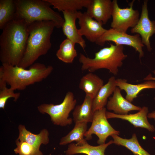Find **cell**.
Returning a JSON list of instances; mask_svg holds the SVG:
<instances>
[{"label":"cell","instance_id":"6da1fadb","mask_svg":"<svg viewBox=\"0 0 155 155\" xmlns=\"http://www.w3.org/2000/svg\"><path fill=\"white\" fill-rule=\"evenodd\" d=\"M28 26L23 20L15 18L3 29L0 36V60L2 64L18 65L26 50Z\"/></svg>","mask_w":155,"mask_h":155},{"label":"cell","instance_id":"7a4b0ae2","mask_svg":"<svg viewBox=\"0 0 155 155\" xmlns=\"http://www.w3.org/2000/svg\"><path fill=\"white\" fill-rule=\"evenodd\" d=\"M53 69L52 66L40 63H34L28 69L2 64L0 67V89L8 85L14 90H24L46 78Z\"/></svg>","mask_w":155,"mask_h":155},{"label":"cell","instance_id":"3957f363","mask_svg":"<svg viewBox=\"0 0 155 155\" xmlns=\"http://www.w3.org/2000/svg\"><path fill=\"white\" fill-rule=\"evenodd\" d=\"M55 28V24L51 21H37L29 25L26 50L18 66L26 69L47 53L52 46L51 38Z\"/></svg>","mask_w":155,"mask_h":155},{"label":"cell","instance_id":"277c9868","mask_svg":"<svg viewBox=\"0 0 155 155\" xmlns=\"http://www.w3.org/2000/svg\"><path fill=\"white\" fill-rule=\"evenodd\" d=\"M123 46L110 44L96 53L94 58L80 54L79 62L82 64V71L92 72L102 69H107L114 75H117L119 68L123 64V61L127 57L123 52Z\"/></svg>","mask_w":155,"mask_h":155},{"label":"cell","instance_id":"5b68a950","mask_svg":"<svg viewBox=\"0 0 155 155\" xmlns=\"http://www.w3.org/2000/svg\"><path fill=\"white\" fill-rule=\"evenodd\" d=\"M16 18L22 20L29 25L35 22L51 21L56 28H62L64 20L59 13L51 7L45 0H15Z\"/></svg>","mask_w":155,"mask_h":155},{"label":"cell","instance_id":"8992f818","mask_svg":"<svg viewBox=\"0 0 155 155\" xmlns=\"http://www.w3.org/2000/svg\"><path fill=\"white\" fill-rule=\"evenodd\" d=\"M77 101L73 94L67 92L62 102L60 104L43 103L37 107L38 111L42 114H47L50 116L55 125L65 127L71 124L73 119L69 117L71 111L74 109Z\"/></svg>","mask_w":155,"mask_h":155},{"label":"cell","instance_id":"52a82bcc","mask_svg":"<svg viewBox=\"0 0 155 155\" xmlns=\"http://www.w3.org/2000/svg\"><path fill=\"white\" fill-rule=\"evenodd\" d=\"M134 1L133 0L130 3L129 7L121 8L119 7L117 0L112 1L111 28L126 32L129 28H131L135 26L140 17L138 10L133 8Z\"/></svg>","mask_w":155,"mask_h":155},{"label":"cell","instance_id":"ba28073f","mask_svg":"<svg viewBox=\"0 0 155 155\" xmlns=\"http://www.w3.org/2000/svg\"><path fill=\"white\" fill-rule=\"evenodd\" d=\"M106 108L105 107L94 112L92 124L84 134L86 140H90L92 134L98 137L97 143L99 145L105 143L107 138L114 134L119 135L120 132L114 129L107 120L106 116Z\"/></svg>","mask_w":155,"mask_h":155},{"label":"cell","instance_id":"9c48e42d","mask_svg":"<svg viewBox=\"0 0 155 155\" xmlns=\"http://www.w3.org/2000/svg\"><path fill=\"white\" fill-rule=\"evenodd\" d=\"M107 41H112L116 45H127L133 47L138 53L140 59L144 56L143 47L144 45L139 34L131 35L111 28L107 30L95 43L102 46Z\"/></svg>","mask_w":155,"mask_h":155},{"label":"cell","instance_id":"30bf717a","mask_svg":"<svg viewBox=\"0 0 155 155\" xmlns=\"http://www.w3.org/2000/svg\"><path fill=\"white\" fill-rule=\"evenodd\" d=\"M147 0L144 1L140 16L136 24L131 28V32L139 34L140 36L142 43L145 45L149 51L152 49L150 46V38L155 34V21H151L148 17L147 8Z\"/></svg>","mask_w":155,"mask_h":155},{"label":"cell","instance_id":"8fae6325","mask_svg":"<svg viewBox=\"0 0 155 155\" xmlns=\"http://www.w3.org/2000/svg\"><path fill=\"white\" fill-rule=\"evenodd\" d=\"M78 19L80 34L91 42L95 43L107 30L103 27L102 23L91 18L86 12L80 11Z\"/></svg>","mask_w":155,"mask_h":155},{"label":"cell","instance_id":"7c38bea8","mask_svg":"<svg viewBox=\"0 0 155 155\" xmlns=\"http://www.w3.org/2000/svg\"><path fill=\"white\" fill-rule=\"evenodd\" d=\"M80 11H63L64 22L62 27L63 32L67 38L74 43L79 44L84 50L86 42L79 34L76 25V20L78 19Z\"/></svg>","mask_w":155,"mask_h":155},{"label":"cell","instance_id":"4fadbf2b","mask_svg":"<svg viewBox=\"0 0 155 155\" xmlns=\"http://www.w3.org/2000/svg\"><path fill=\"white\" fill-rule=\"evenodd\" d=\"M112 9L111 0H91L86 12L91 18L105 25L111 17Z\"/></svg>","mask_w":155,"mask_h":155},{"label":"cell","instance_id":"5bb4252c","mask_svg":"<svg viewBox=\"0 0 155 155\" xmlns=\"http://www.w3.org/2000/svg\"><path fill=\"white\" fill-rule=\"evenodd\" d=\"M148 108L144 106L137 113L134 114L121 115L106 111V116L107 119L117 118L126 120L135 127L145 128L153 132L155 131V129L154 126L151 124L148 121Z\"/></svg>","mask_w":155,"mask_h":155},{"label":"cell","instance_id":"9a60e30c","mask_svg":"<svg viewBox=\"0 0 155 155\" xmlns=\"http://www.w3.org/2000/svg\"><path fill=\"white\" fill-rule=\"evenodd\" d=\"M121 91L118 87L116 88L112 96L107 102L106 105L108 110L113 111L116 114L123 115L128 114L130 111L141 110V107L133 104L124 98Z\"/></svg>","mask_w":155,"mask_h":155},{"label":"cell","instance_id":"2e32d148","mask_svg":"<svg viewBox=\"0 0 155 155\" xmlns=\"http://www.w3.org/2000/svg\"><path fill=\"white\" fill-rule=\"evenodd\" d=\"M19 135L17 140L25 141L38 150L42 144L47 145L49 142V132L44 129L38 134H34L26 128L25 125L20 124L18 127Z\"/></svg>","mask_w":155,"mask_h":155},{"label":"cell","instance_id":"e0dca14e","mask_svg":"<svg viewBox=\"0 0 155 155\" xmlns=\"http://www.w3.org/2000/svg\"><path fill=\"white\" fill-rule=\"evenodd\" d=\"M116 83L117 87L125 91V98L131 102L137 97L138 95L142 90L148 89H155L154 81H146L140 84H133L128 83L126 79H117L116 80Z\"/></svg>","mask_w":155,"mask_h":155},{"label":"cell","instance_id":"ac0fdd59","mask_svg":"<svg viewBox=\"0 0 155 155\" xmlns=\"http://www.w3.org/2000/svg\"><path fill=\"white\" fill-rule=\"evenodd\" d=\"M113 144V142L112 140L107 143L97 146L91 145L87 142L79 145L71 143L68 145L67 149L64 152L66 155L78 154L87 155H105L104 152L106 148Z\"/></svg>","mask_w":155,"mask_h":155},{"label":"cell","instance_id":"d6986e66","mask_svg":"<svg viewBox=\"0 0 155 155\" xmlns=\"http://www.w3.org/2000/svg\"><path fill=\"white\" fill-rule=\"evenodd\" d=\"M104 85L103 80L96 75L89 73L83 76L79 84V88L93 99Z\"/></svg>","mask_w":155,"mask_h":155},{"label":"cell","instance_id":"ffe728a7","mask_svg":"<svg viewBox=\"0 0 155 155\" xmlns=\"http://www.w3.org/2000/svg\"><path fill=\"white\" fill-rule=\"evenodd\" d=\"M115 77L113 76L108 82L100 88L92 100V110L94 112L105 107L108 98L113 94L117 87Z\"/></svg>","mask_w":155,"mask_h":155},{"label":"cell","instance_id":"44dd1931","mask_svg":"<svg viewBox=\"0 0 155 155\" xmlns=\"http://www.w3.org/2000/svg\"><path fill=\"white\" fill-rule=\"evenodd\" d=\"M92 100L91 98L86 95L82 104L75 106L72 113L73 119L75 123L92 122L94 117Z\"/></svg>","mask_w":155,"mask_h":155},{"label":"cell","instance_id":"7402d4cb","mask_svg":"<svg viewBox=\"0 0 155 155\" xmlns=\"http://www.w3.org/2000/svg\"><path fill=\"white\" fill-rule=\"evenodd\" d=\"M87 123L84 122L75 123L73 129L60 140L59 144L64 146L75 141L78 145L81 144L87 140L84 138V135L87 131Z\"/></svg>","mask_w":155,"mask_h":155},{"label":"cell","instance_id":"603a6c76","mask_svg":"<svg viewBox=\"0 0 155 155\" xmlns=\"http://www.w3.org/2000/svg\"><path fill=\"white\" fill-rule=\"evenodd\" d=\"M59 11H78L87 8L91 0H45Z\"/></svg>","mask_w":155,"mask_h":155},{"label":"cell","instance_id":"cb8c5ba5","mask_svg":"<svg viewBox=\"0 0 155 155\" xmlns=\"http://www.w3.org/2000/svg\"><path fill=\"white\" fill-rule=\"evenodd\" d=\"M111 136L113 139V144L125 147L134 155H151L140 146L135 133L133 134L132 137L129 139L122 138L117 134L113 135Z\"/></svg>","mask_w":155,"mask_h":155},{"label":"cell","instance_id":"d4e9b609","mask_svg":"<svg viewBox=\"0 0 155 155\" xmlns=\"http://www.w3.org/2000/svg\"><path fill=\"white\" fill-rule=\"evenodd\" d=\"M16 11L15 0H0V29L16 18Z\"/></svg>","mask_w":155,"mask_h":155},{"label":"cell","instance_id":"484cf974","mask_svg":"<svg viewBox=\"0 0 155 155\" xmlns=\"http://www.w3.org/2000/svg\"><path fill=\"white\" fill-rule=\"evenodd\" d=\"M75 43L67 38L64 40L56 52L57 58L65 63H73L77 55L75 48Z\"/></svg>","mask_w":155,"mask_h":155},{"label":"cell","instance_id":"4316f807","mask_svg":"<svg viewBox=\"0 0 155 155\" xmlns=\"http://www.w3.org/2000/svg\"><path fill=\"white\" fill-rule=\"evenodd\" d=\"M16 147L14 152L18 155H43L42 152L26 142L17 139L16 141Z\"/></svg>","mask_w":155,"mask_h":155},{"label":"cell","instance_id":"83f0119b","mask_svg":"<svg viewBox=\"0 0 155 155\" xmlns=\"http://www.w3.org/2000/svg\"><path fill=\"white\" fill-rule=\"evenodd\" d=\"M10 87L7 88V86L0 89V108L4 110L7 101L9 98H13L15 102L18 100L20 94V92H15Z\"/></svg>","mask_w":155,"mask_h":155},{"label":"cell","instance_id":"f1b7e54d","mask_svg":"<svg viewBox=\"0 0 155 155\" xmlns=\"http://www.w3.org/2000/svg\"><path fill=\"white\" fill-rule=\"evenodd\" d=\"M152 72L155 75V70H153ZM143 80L145 81L152 80L155 81V77H153L151 73H149L144 78Z\"/></svg>","mask_w":155,"mask_h":155},{"label":"cell","instance_id":"f546056e","mask_svg":"<svg viewBox=\"0 0 155 155\" xmlns=\"http://www.w3.org/2000/svg\"><path fill=\"white\" fill-rule=\"evenodd\" d=\"M147 117L148 118L153 119L155 121V111L148 113Z\"/></svg>","mask_w":155,"mask_h":155},{"label":"cell","instance_id":"4dcf8cb0","mask_svg":"<svg viewBox=\"0 0 155 155\" xmlns=\"http://www.w3.org/2000/svg\"><path fill=\"white\" fill-rule=\"evenodd\" d=\"M154 99L155 100V97L154 98Z\"/></svg>","mask_w":155,"mask_h":155}]
</instances>
